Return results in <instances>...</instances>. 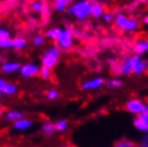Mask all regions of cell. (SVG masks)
I'll return each mask as SVG.
<instances>
[{"label": "cell", "instance_id": "obj_1", "mask_svg": "<svg viewBox=\"0 0 148 147\" xmlns=\"http://www.w3.org/2000/svg\"><path fill=\"white\" fill-rule=\"evenodd\" d=\"M90 8H91L90 0H77L68 8L67 13L68 15L73 16L76 21L84 22L90 17Z\"/></svg>", "mask_w": 148, "mask_h": 147}, {"label": "cell", "instance_id": "obj_2", "mask_svg": "<svg viewBox=\"0 0 148 147\" xmlns=\"http://www.w3.org/2000/svg\"><path fill=\"white\" fill-rule=\"evenodd\" d=\"M60 57H61V49L56 44L49 45L47 48H45L44 52L41 55L42 67L47 68L49 70H53L58 65Z\"/></svg>", "mask_w": 148, "mask_h": 147}, {"label": "cell", "instance_id": "obj_3", "mask_svg": "<svg viewBox=\"0 0 148 147\" xmlns=\"http://www.w3.org/2000/svg\"><path fill=\"white\" fill-rule=\"evenodd\" d=\"M114 24L118 29L125 32H134L140 27V23L137 19L128 16L125 13H118L115 15Z\"/></svg>", "mask_w": 148, "mask_h": 147}, {"label": "cell", "instance_id": "obj_4", "mask_svg": "<svg viewBox=\"0 0 148 147\" xmlns=\"http://www.w3.org/2000/svg\"><path fill=\"white\" fill-rule=\"evenodd\" d=\"M55 42L56 45L61 51H70L75 43V37H74L73 31L69 28H60Z\"/></svg>", "mask_w": 148, "mask_h": 147}, {"label": "cell", "instance_id": "obj_5", "mask_svg": "<svg viewBox=\"0 0 148 147\" xmlns=\"http://www.w3.org/2000/svg\"><path fill=\"white\" fill-rule=\"evenodd\" d=\"M138 58H140L138 55L125 57L119 63H115L114 65V67H113L114 73L118 74V75H130V74H132L133 67Z\"/></svg>", "mask_w": 148, "mask_h": 147}, {"label": "cell", "instance_id": "obj_6", "mask_svg": "<svg viewBox=\"0 0 148 147\" xmlns=\"http://www.w3.org/2000/svg\"><path fill=\"white\" fill-rule=\"evenodd\" d=\"M123 107L128 113L134 115V116H138L144 112L146 104L143 100L138 99V98H131L127 101Z\"/></svg>", "mask_w": 148, "mask_h": 147}, {"label": "cell", "instance_id": "obj_7", "mask_svg": "<svg viewBox=\"0 0 148 147\" xmlns=\"http://www.w3.org/2000/svg\"><path fill=\"white\" fill-rule=\"evenodd\" d=\"M133 126L137 131L143 133H148V104H146L144 112L133 119Z\"/></svg>", "mask_w": 148, "mask_h": 147}, {"label": "cell", "instance_id": "obj_8", "mask_svg": "<svg viewBox=\"0 0 148 147\" xmlns=\"http://www.w3.org/2000/svg\"><path fill=\"white\" fill-rule=\"evenodd\" d=\"M41 67L38 63H27L21 65L19 68V74L25 78H31L34 76H37L39 72H40Z\"/></svg>", "mask_w": 148, "mask_h": 147}, {"label": "cell", "instance_id": "obj_9", "mask_svg": "<svg viewBox=\"0 0 148 147\" xmlns=\"http://www.w3.org/2000/svg\"><path fill=\"white\" fill-rule=\"evenodd\" d=\"M105 84V80L101 76H96L88 78L82 83L81 88L83 90H98V89L102 88Z\"/></svg>", "mask_w": 148, "mask_h": 147}, {"label": "cell", "instance_id": "obj_10", "mask_svg": "<svg viewBox=\"0 0 148 147\" xmlns=\"http://www.w3.org/2000/svg\"><path fill=\"white\" fill-rule=\"evenodd\" d=\"M0 92L3 96H15L18 92V87L14 83H11L8 80H5L4 77H0Z\"/></svg>", "mask_w": 148, "mask_h": 147}, {"label": "cell", "instance_id": "obj_11", "mask_svg": "<svg viewBox=\"0 0 148 147\" xmlns=\"http://www.w3.org/2000/svg\"><path fill=\"white\" fill-rule=\"evenodd\" d=\"M133 51L138 56L148 53V38H141L136 40V42L134 43Z\"/></svg>", "mask_w": 148, "mask_h": 147}, {"label": "cell", "instance_id": "obj_12", "mask_svg": "<svg viewBox=\"0 0 148 147\" xmlns=\"http://www.w3.org/2000/svg\"><path fill=\"white\" fill-rule=\"evenodd\" d=\"M105 13V8L102 3L95 1L91 2V8H90V16L96 19H100L103 17Z\"/></svg>", "mask_w": 148, "mask_h": 147}, {"label": "cell", "instance_id": "obj_13", "mask_svg": "<svg viewBox=\"0 0 148 147\" xmlns=\"http://www.w3.org/2000/svg\"><path fill=\"white\" fill-rule=\"evenodd\" d=\"M148 69V60L142 58V56H140V58L136 60V63L133 67V71L132 74L135 75H141V74L145 73Z\"/></svg>", "mask_w": 148, "mask_h": 147}, {"label": "cell", "instance_id": "obj_14", "mask_svg": "<svg viewBox=\"0 0 148 147\" xmlns=\"http://www.w3.org/2000/svg\"><path fill=\"white\" fill-rule=\"evenodd\" d=\"M21 68V63L17 61H5L1 65V71L5 74H13L18 72Z\"/></svg>", "mask_w": 148, "mask_h": 147}, {"label": "cell", "instance_id": "obj_15", "mask_svg": "<svg viewBox=\"0 0 148 147\" xmlns=\"http://www.w3.org/2000/svg\"><path fill=\"white\" fill-rule=\"evenodd\" d=\"M31 127H32V122L25 117L21 118V119L13 122V128L16 131H26V130H29Z\"/></svg>", "mask_w": 148, "mask_h": 147}, {"label": "cell", "instance_id": "obj_16", "mask_svg": "<svg viewBox=\"0 0 148 147\" xmlns=\"http://www.w3.org/2000/svg\"><path fill=\"white\" fill-rule=\"evenodd\" d=\"M23 117H24V113L21 112V111L10 110V111H8L7 113H4V119H5L7 122H14Z\"/></svg>", "mask_w": 148, "mask_h": 147}, {"label": "cell", "instance_id": "obj_17", "mask_svg": "<svg viewBox=\"0 0 148 147\" xmlns=\"http://www.w3.org/2000/svg\"><path fill=\"white\" fill-rule=\"evenodd\" d=\"M27 47V41L25 38L23 37H16L12 39V48H14L15 51H23Z\"/></svg>", "mask_w": 148, "mask_h": 147}, {"label": "cell", "instance_id": "obj_18", "mask_svg": "<svg viewBox=\"0 0 148 147\" xmlns=\"http://www.w3.org/2000/svg\"><path fill=\"white\" fill-rule=\"evenodd\" d=\"M30 10L34 14H44L45 13V4L41 0H34L30 4Z\"/></svg>", "mask_w": 148, "mask_h": 147}, {"label": "cell", "instance_id": "obj_19", "mask_svg": "<svg viewBox=\"0 0 148 147\" xmlns=\"http://www.w3.org/2000/svg\"><path fill=\"white\" fill-rule=\"evenodd\" d=\"M105 85L110 89H119L123 86V81L119 77H112L105 82Z\"/></svg>", "mask_w": 148, "mask_h": 147}, {"label": "cell", "instance_id": "obj_20", "mask_svg": "<svg viewBox=\"0 0 148 147\" xmlns=\"http://www.w3.org/2000/svg\"><path fill=\"white\" fill-rule=\"evenodd\" d=\"M41 131H42V133L46 136H51V135H53L55 132H57V131H56L55 124H54V122H44V124L42 125Z\"/></svg>", "mask_w": 148, "mask_h": 147}, {"label": "cell", "instance_id": "obj_21", "mask_svg": "<svg viewBox=\"0 0 148 147\" xmlns=\"http://www.w3.org/2000/svg\"><path fill=\"white\" fill-rule=\"evenodd\" d=\"M59 27H51V28H48L46 31H45V38H47L49 40H53L55 41L57 36H58V32H59Z\"/></svg>", "mask_w": 148, "mask_h": 147}, {"label": "cell", "instance_id": "obj_22", "mask_svg": "<svg viewBox=\"0 0 148 147\" xmlns=\"http://www.w3.org/2000/svg\"><path fill=\"white\" fill-rule=\"evenodd\" d=\"M45 41H46V38H45L44 34L38 33V34H36L34 37V39H32V44L36 47H41V46H43L45 44Z\"/></svg>", "mask_w": 148, "mask_h": 147}, {"label": "cell", "instance_id": "obj_23", "mask_svg": "<svg viewBox=\"0 0 148 147\" xmlns=\"http://www.w3.org/2000/svg\"><path fill=\"white\" fill-rule=\"evenodd\" d=\"M113 147H138L136 143H134L133 141L127 140V139H123V140H120L118 142L113 145Z\"/></svg>", "mask_w": 148, "mask_h": 147}, {"label": "cell", "instance_id": "obj_24", "mask_svg": "<svg viewBox=\"0 0 148 147\" xmlns=\"http://www.w3.org/2000/svg\"><path fill=\"white\" fill-rule=\"evenodd\" d=\"M54 8H55V10L57 12H59V13H63V12L67 11V9L69 8L63 0H54Z\"/></svg>", "mask_w": 148, "mask_h": 147}, {"label": "cell", "instance_id": "obj_25", "mask_svg": "<svg viewBox=\"0 0 148 147\" xmlns=\"http://www.w3.org/2000/svg\"><path fill=\"white\" fill-rule=\"evenodd\" d=\"M55 127H56V131H58V132H64V131L68 130L69 124H68V122L66 119H60V120H58L55 124Z\"/></svg>", "mask_w": 148, "mask_h": 147}, {"label": "cell", "instance_id": "obj_26", "mask_svg": "<svg viewBox=\"0 0 148 147\" xmlns=\"http://www.w3.org/2000/svg\"><path fill=\"white\" fill-rule=\"evenodd\" d=\"M39 75H40L43 80L47 81V80H49L51 76H52V70H49V69H47V68H44V67H41Z\"/></svg>", "mask_w": 148, "mask_h": 147}, {"label": "cell", "instance_id": "obj_27", "mask_svg": "<svg viewBox=\"0 0 148 147\" xmlns=\"http://www.w3.org/2000/svg\"><path fill=\"white\" fill-rule=\"evenodd\" d=\"M12 48V38L0 40V49H10Z\"/></svg>", "mask_w": 148, "mask_h": 147}, {"label": "cell", "instance_id": "obj_28", "mask_svg": "<svg viewBox=\"0 0 148 147\" xmlns=\"http://www.w3.org/2000/svg\"><path fill=\"white\" fill-rule=\"evenodd\" d=\"M46 98L51 101H54V100L58 99L59 98V91L56 90V89H51L46 92Z\"/></svg>", "mask_w": 148, "mask_h": 147}, {"label": "cell", "instance_id": "obj_29", "mask_svg": "<svg viewBox=\"0 0 148 147\" xmlns=\"http://www.w3.org/2000/svg\"><path fill=\"white\" fill-rule=\"evenodd\" d=\"M11 38V31L7 27H0V40Z\"/></svg>", "mask_w": 148, "mask_h": 147}, {"label": "cell", "instance_id": "obj_30", "mask_svg": "<svg viewBox=\"0 0 148 147\" xmlns=\"http://www.w3.org/2000/svg\"><path fill=\"white\" fill-rule=\"evenodd\" d=\"M104 23H106V24H112V23H114V19H115V15L111 12H105L103 15V17H102Z\"/></svg>", "mask_w": 148, "mask_h": 147}, {"label": "cell", "instance_id": "obj_31", "mask_svg": "<svg viewBox=\"0 0 148 147\" xmlns=\"http://www.w3.org/2000/svg\"><path fill=\"white\" fill-rule=\"evenodd\" d=\"M138 147H148V133H144V136L142 137Z\"/></svg>", "mask_w": 148, "mask_h": 147}, {"label": "cell", "instance_id": "obj_32", "mask_svg": "<svg viewBox=\"0 0 148 147\" xmlns=\"http://www.w3.org/2000/svg\"><path fill=\"white\" fill-rule=\"evenodd\" d=\"M142 21H143V24H144V25L148 26V14L145 15L144 17H143V19H142Z\"/></svg>", "mask_w": 148, "mask_h": 147}, {"label": "cell", "instance_id": "obj_33", "mask_svg": "<svg viewBox=\"0 0 148 147\" xmlns=\"http://www.w3.org/2000/svg\"><path fill=\"white\" fill-rule=\"evenodd\" d=\"M3 114H4V109H3L2 105H0V116H1V115H3Z\"/></svg>", "mask_w": 148, "mask_h": 147}, {"label": "cell", "instance_id": "obj_34", "mask_svg": "<svg viewBox=\"0 0 148 147\" xmlns=\"http://www.w3.org/2000/svg\"><path fill=\"white\" fill-rule=\"evenodd\" d=\"M63 1H64V2H66V3H67L69 7H70L71 3H73V0H63Z\"/></svg>", "mask_w": 148, "mask_h": 147}, {"label": "cell", "instance_id": "obj_35", "mask_svg": "<svg viewBox=\"0 0 148 147\" xmlns=\"http://www.w3.org/2000/svg\"><path fill=\"white\" fill-rule=\"evenodd\" d=\"M60 147H74L72 145H64V146H60Z\"/></svg>", "mask_w": 148, "mask_h": 147}, {"label": "cell", "instance_id": "obj_36", "mask_svg": "<svg viewBox=\"0 0 148 147\" xmlns=\"http://www.w3.org/2000/svg\"><path fill=\"white\" fill-rule=\"evenodd\" d=\"M2 97H3V95H2L1 92H0V99H2Z\"/></svg>", "mask_w": 148, "mask_h": 147}, {"label": "cell", "instance_id": "obj_37", "mask_svg": "<svg viewBox=\"0 0 148 147\" xmlns=\"http://www.w3.org/2000/svg\"><path fill=\"white\" fill-rule=\"evenodd\" d=\"M1 23H2V19H1V17H0V27H1Z\"/></svg>", "mask_w": 148, "mask_h": 147}]
</instances>
